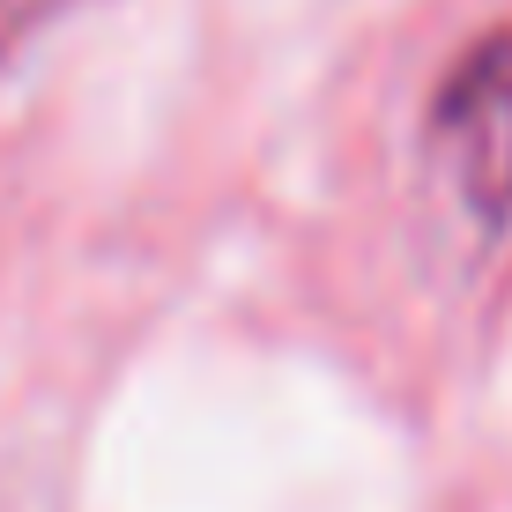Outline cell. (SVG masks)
Masks as SVG:
<instances>
[{
    "label": "cell",
    "instance_id": "cell-1",
    "mask_svg": "<svg viewBox=\"0 0 512 512\" xmlns=\"http://www.w3.org/2000/svg\"><path fill=\"white\" fill-rule=\"evenodd\" d=\"M431 149L446 193L475 238L512 231V30H490L461 52L431 97Z\"/></svg>",
    "mask_w": 512,
    "mask_h": 512
},
{
    "label": "cell",
    "instance_id": "cell-2",
    "mask_svg": "<svg viewBox=\"0 0 512 512\" xmlns=\"http://www.w3.org/2000/svg\"><path fill=\"white\" fill-rule=\"evenodd\" d=\"M60 8H67V0H0V67H8L15 52L38 38V30H45Z\"/></svg>",
    "mask_w": 512,
    "mask_h": 512
}]
</instances>
